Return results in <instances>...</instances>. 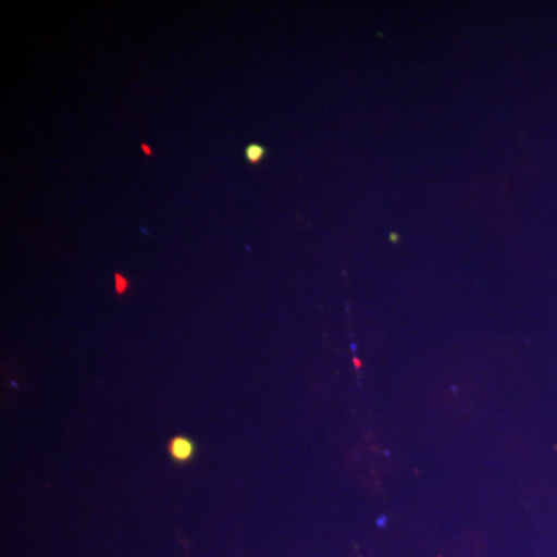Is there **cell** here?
Masks as SVG:
<instances>
[{"instance_id": "cell-1", "label": "cell", "mask_w": 557, "mask_h": 557, "mask_svg": "<svg viewBox=\"0 0 557 557\" xmlns=\"http://www.w3.org/2000/svg\"><path fill=\"white\" fill-rule=\"evenodd\" d=\"M168 453L172 460L186 463L196 456V443L188 437H174L168 443Z\"/></svg>"}, {"instance_id": "cell-2", "label": "cell", "mask_w": 557, "mask_h": 557, "mask_svg": "<svg viewBox=\"0 0 557 557\" xmlns=\"http://www.w3.org/2000/svg\"><path fill=\"white\" fill-rule=\"evenodd\" d=\"M265 157L267 149L258 145V143H251V145L245 148V159H247L248 163L259 164Z\"/></svg>"}, {"instance_id": "cell-3", "label": "cell", "mask_w": 557, "mask_h": 557, "mask_svg": "<svg viewBox=\"0 0 557 557\" xmlns=\"http://www.w3.org/2000/svg\"><path fill=\"white\" fill-rule=\"evenodd\" d=\"M131 287L129 278L124 277L123 274L115 273V292L119 293V295H126Z\"/></svg>"}, {"instance_id": "cell-4", "label": "cell", "mask_w": 557, "mask_h": 557, "mask_svg": "<svg viewBox=\"0 0 557 557\" xmlns=\"http://www.w3.org/2000/svg\"><path fill=\"white\" fill-rule=\"evenodd\" d=\"M139 148H141L143 152L146 153V157H152L153 156V150L149 148L148 145H146V143H141V146H139Z\"/></svg>"}]
</instances>
